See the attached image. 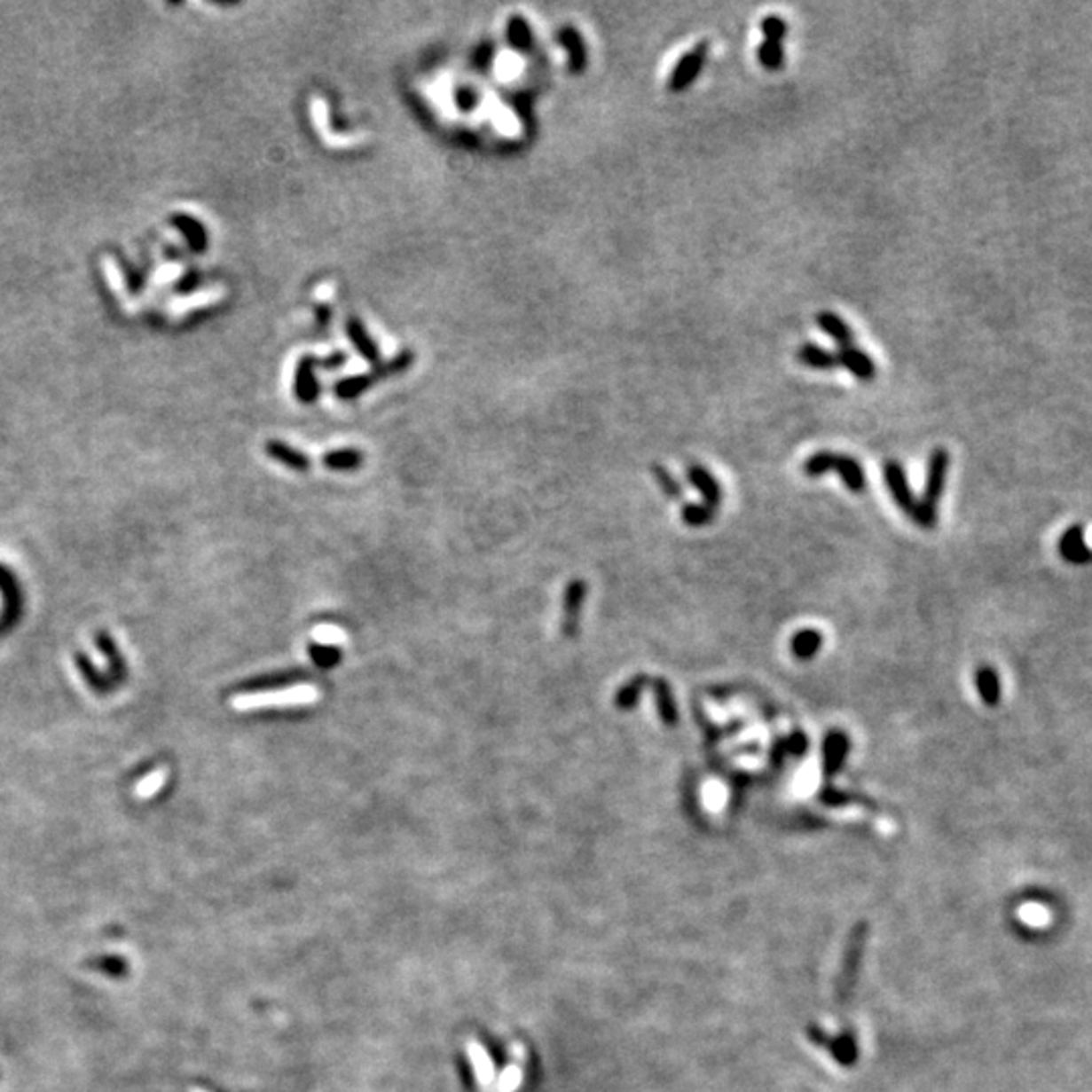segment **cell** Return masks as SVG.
Instances as JSON below:
<instances>
[{"mask_svg": "<svg viewBox=\"0 0 1092 1092\" xmlns=\"http://www.w3.org/2000/svg\"><path fill=\"white\" fill-rule=\"evenodd\" d=\"M1017 918L1022 921L1028 929H1036L1042 931L1048 929L1052 924V910L1046 907L1042 902H1024L1022 907L1017 908Z\"/></svg>", "mask_w": 1092, "mask_h": 1092, "instance_id": "603a6c76", "label": "cell"}, {"mask_svg": "<svg viewBox=\"0 0 1092 1092\" xmlns=\"http://www.w3.org/2000/svg\"><path fill=\"white\" fill-rule=\"evenodd\" d=\"M506 35H508V43L520 53H528V51L532 49L534 45V37H532V28L528 25V20L522 17V14H515L508 20V28H506Z\"/></svg>", "mask_w": 1092, "mask_h": 1092, "instance_id": "cb8c5ba5", "label": "cell"}, {"mask_svg": "<svg viewBox=\"0 0 1092 1092\" xmlns=\"http://www.w3.org/2000/svg\"><path fill=\"white\" fill-rule=\"evenodd\" d=\"M1060 554L1062 559L1072 562V565H1080V562H1087L1090 559V548L1087 546L1084 530L1080 526H1072L1065 532V537L1060 540Z\"/></svg>", "mask_w": 1092, "mask_h": 1092, "instance_id": "ac0fdd59", "label": "cell"}, {"mask_svg": "<svg viewBox=\"0 0 1092 1092\" xmlns=\"http://www.w3.org/2000/svg\"><path fill=\"white\" fill-rule=\"evenodd\" d=\"M265 453L270 455L271 460L279 461V464H284L286 467L294 469V472H308L310 466H312V461L303 452H300L298 447H292L284 444V441L271 439L265 444Z\"/></svg>", "mask_w": 1092, "mask_h": 1092, "instance_id": "5bb4252c", "label": "cell"}, {"mask_svg": "<svg viewBox=\"0 0 1092 1092\" xmlns=\"http://www.w3.org/2000/svg\"><path fill=\"white\" fill-rule=\"evenodd\" d=\"M850 736L844 730H829L823 736L821 747V769L826 777H836L844 769L845 758L850 753Z\"/></svg>", "mask_w": 1092, "mask_h": 1092, "instance_id": "52a82bcc", "label": "cell"}, {"mask_svg": "<svg viewBox=\"0 0 1092 1092\" xmlns=\"http://www.w3.org/2000/svg\"><path fill=\"white\" fill-rule=\"evenodd\" d=\"M949 464H951V455L945 450V447H937V450H932L931 458H929L927 482H924L923 500L916 504V510L913 515V520L921 528L937 526V520H939L937 508H939V500H941V496L945 491Z\"/></svg>", "mask_w": 1092, "mask_h": 1092, "instance_id": "6da1fadb", "label": "cell"}, {"mask_svg": "<svg viewBox=\"0 0 1092 1092\" xmlns=\"http://www.w3.org/2000/svg\"><path fill=\"white\" fill-rule=\"evenodd\" d=\"M652 474H654V477H656L657 486H660V490L664 491L665 496L672 498V500H680V498H684V490H682V486H680L676 477L672 475V474L668 472V469H665L664 466L656 464V466L652 467Z\"/></svg>", "mask_w": 1092, "mask_h": 1092, "instance_id": "d6a6232c", "label": "cell"}, {"mask_svg": "<svg viewBox=\"0 0 1092 1092\" xmlns=\"http://www.w3.org/2000/svg\"><path fill=\"white\" fill-rule=\"evenodd\" d=\"M834 472L842 477L844 486L850 491H854V494H862V491L866 490L864 467L856 458H852V455L836 453Z\"/></svg>", "mask_w": 1092, "mask_h": 1092, "instance_id": "9a60e30c", "label": "cell"}, {"mask_svg": "<svg viewBox=\"0 0 1092 1092\" xmlns=\"http://www.w3.org/2000/svg\"><path fill=\"white\" fill-rule=\"evenodd\" d=\"M477 101H480V98H477V93L474 90L461 88L455 91V104H458L461 110H474V107L477 106Z\"/></svg>", "mask_w": 1092, "mask_h": 1092, "instance_id": "74e56055", "label": "cell"}, {"mask_svg": "<svg viewBox=\"0 0 1092 1092\" xmlns=\"http://www.w3.org/2000/svg\"><path fill=\"white\" fill-rule=\"evenodd\" d=\"M587 583L583 578H573L562 593V616H561V633L562 638L575 640L581 627V616L585 599H587Z\"/></svg>", "mask_w": 1092, "mask_h": 1092, "instance_id": "3957f363", "label": "cell"}, {"mask_svg": "<svg viewBox=\"0 0 1092 1092\" xmlns=\"http://www.w3.org/2000/svg\"><path fill=\"white\" fill-rule=\"evenodd\" d=\"M101 267H104L107 284H110L112 292H114L115 298H118V302L122 303L124 312L126 314H136V312H138V303H136V300L132 298V294L128 292L124 273H122L118 263H115V259L110 257V255H106L104 262H101Z\"/></svg>", "mask_w": 1092, "mask_h": 1092, "instance_id": "4fadbf2b", "label": "cell"}, {"mask_svg": "<svg viewBox=\"0 0 1092 1092\" xmlns=\"http://www.w3.org/2000/svg\"><path fill=\"white\" fill-rule=\"evenodd\" d=\"M411 365H413V352L403 350V352L397 354L393 360H389V363L377 365V368H374L371 374H373V379L379 382V381L387 379V377H393V374L405 373Z\"/></svg>", "mask_w": 1092, "mask_h": 1092, "instance_id": "f1b7e54d", "label": "cell"}, {"mask_svg": "<svg viewBox=\"0 0 1092 1092\" xmlns=\"http://www.w3.org/2000/svg\"><path fill=\"white\" fill-rule=\"evenodd\" d=\"M820 797H821L823 804H828V805H842V804H845V801H850L848 795H845L840 790H834V787H826V790L821 791Z\"/></svg>", "mask_w": 1092, "mask_h": 1092, "instance_id": "f35d334b", "label": "cell"}, {"mask_svg": "<svg viewBox=\"0 0 1092 1092\" xmlns=\"http://www.w3.org/2000/svg\"><path fill=\"white\" fill-rule=\"evenodd\" d=\"M306 652H308L310 660H312L318 668H322V670L336 668L344 657L342 649L336 646H330V643H322V641H310Z\"/></svg>", "mask_w": 1092, "mask_h": 1092, "instance_id": "484cf974", "label": "cell"}, {"mask_svg": "<svg viewBox=\"0 0 1092 1092\" xmlns=\"http://www.w3.org/2000/svg\"><path fill=\"white\" fill-rule=\"evenodd\" d=\"M882 474H884L886 488H888V491H891V496H892V500L896 502V506H899V508L904 512V515H908L910 518H913L918 502L915 500L913 491H910L908 477H907V472H904V467H902L900 461L886 460Z\"/></svg>", "mask_w": 1092, "mask_h": 1092, "instance_id": "5b68a950", "label": "cell"}, {"mask_svg": "<svg viewBox=\"0 0 1092 1092\" xmlns=\"http://www.w3.org/2000/svg\"><path fill=\"white\" fill-rule=\"evenodd\" d=\"M795 358H797L804 366L813 368V371L828 373V371H834V368H837L836 352L823 349V346L813 344V342L801 344L797 352H795Z\"/></svg>", "mask_w": 1092, "mask_h": 1092, "instance_id": "2e32d148", "label": "cell"}, {"mask_svg": "<svg viewBox=\"0 0 1092 1092\" xmlns=\"http://www.w3.org/2000/svg\"><path fill=\"white\" fill-rule=\"evenodd\" d=\"M306 680H314V674L308 670L302 668H294V670H281V672H267V674H259L253 676L249 680H245L237 686L239 694H257V692H270V690H281L287 688V686L306 682Z\"/></svg>", "mask_w": 1092, "mask_h": 1092, "instance_id": "277c9868", "label": "cell"}, {"mask_svg": "<svg viewBox=\"0 0 1092 1092\" xmlns=\"http://www.w3.org/2000/svg\"><path fill=\"white\" fill-rule=\"evenodd\" d=\"M815 324L823 334L829 336L837 344V349L854 344V330L844 320L840 314L831 312V310H821L815 314Z\"/></svg>", "mask_w": 1092, "mask_h": 1092, "instance_id": "30bf717a", "label": "cell"}, {"mask_svg": "<svg viewBox=\"0 0 1092 1092\" xmlns=\"http://www.w3.org/2000/svg\"><path fill=\"white\" fill-rule=\"evenodd\" d=\"M91 967L98 969V971L110 975V978H124L128 973V963L122 957H115V955H106V957H99L96 961H91Z\"/></svg>", "mask_w": 1092, "mask_h": 1092, "instance_id": "836d02e7", "label": "cell"}, {"mask_svg": "<svg viewBox=\"0 0 1092 1092\" xmlns=\"http://www.w3.org/2000/svg\"><path fill=\"white\" fill-rule=\"evenodd\" d=\"M821 646H823V635L813 627L799 629V632L790 640L791 654L797 657L799 662L813 660V657L820 654Z\"/></svg>", "mask_w": 1092, "mask_h": 1092, "instance_id": "d6986e66", "label": "cell"}, {"mask_svg": "<svg viewBox=\"0 0 1092 1092\" xmlns=\"http://www.w3.org/2000/svg\"><path fill=\"white\" fill-rule=\"evenodd\" d=\"M365 455L357 447H342V450H332L322 455V466L332 469V472H352L363 466Z\"/></svg>", "mask_w": 1092, "mask_h": 1092, "instance_id": "ffe728a7", "label": "cell"}, {"mask_svg": "<svg viewBox=\"0 0 1092 1092\" xmlns=\"http://www.w3.org/2000/svg\"><path fill=\"white\" fill-rule=\"evenodd\" d=\"M316 692L312 688H298V690H289L284 694H271V696H251V698H241L239 700V706H251V704H284V703H306V700H314Z\"/></svg>", "mask_w": 1092, "mask_h": 1092, "instance_id": "4316f807", "label": "cell"}, {"mask_svg": "<svg viewBox=\"0 0 1092 1092\" xmlns=\"http://www.w3.org/2000/svg\"><path fill=\"white\" fill-rule=\"evenodd\" d=\"M787 753L793 757H801L809 749V739L805 736V733H801V730H795V733L790 736V739L785 741Z\"/></svg>", "mask_w": 1092, "mask_h": 1092, "instance_id": "d590c367", "label": "cell"}, {"mask_svg": "<svg viewBox=\"0 0 1092 1092\" xmlns=\"http://www.w3.org/2000/svg\"><path fill=\"white\" fill-rule=\"evenodd\" d=\"M346 332H349V338H350L352 346L358 350V354L366 360V363L381 365L379 346L373 342V338L368 336L365 324L360 322L358 318H349V324H346Z\"/></svg>", "mask_w": 1092, "mask_h": 1092, "instance_id": "e0dca14e", "label": "cell"}, {"mask_svg": "<svg viewBox=\"0 0 1092 1092\" xmlns=\"http://www.w3.org/2000/svg\"><path fill=\"white\" fill-rule=\"evenodd\" d=\"M708 51H711V43L700 41L688 51V53H684L682 57H680L668 77V90L672 93H682L692 88L694 82H696L700 74H703L704 65L708 61Z\"/></svg>", "mask_w": 1092, "mask_h": 1092, "instance_id": "7a4b0ae2", "label": "cell"}, {"mask_svg": "<svg viewBox=\"0 0 1092 1092\" xmlns=\"http://www.w3.org/2000/svg\"><path fill=\"white\" fill-rule=\"evenodd\" d=\"M177 229L180 231V233H183V237L186 239V241L191 243V247H194L197 251L205 249L207 237H205V231H202V227H200V223L189 219V216H183V219H180V227H177Z\"/></svg>", "mask_w": 1092, "mask_h": 1092, "instance_id": "e575fe53", "label": "cell"}, {"mask_svg": "<svg viewBox=\"0 0 1092 1092\" xmlns=\"http://www.w3.org/2000/svg\"><path fill=\"white\" fill-rule=\"evenodd\" d=\"M649 682H652V678H648L646 674H638L632 680H627V682L617 690L616 698H613V704H616L619 711H632V708L638 706L641 692L646 690V686Z\"/></svg>", "mask_w": 1092, "mask_h": 1092, "instance_id": "7402d4cb", "label": "cell"}, {"mask_svg": "<svg viewBox=\"0 0 1092 1092\" xmlns=\"http://www.w3.org/2000/svg\"><path fill=\"white\" fill-rule=\"evenodd\" d=\"M316 635H318V640H320L322 643H330V646H334L336 641H342V633L336 632V629H332V627H320L316 632Z\"/></svg>", "mask_w": 1092, "mask_h": 1092, "instance_id": "ab89813d", "label": "cell"}, {"mask_svg": "<svg viewBox=\"0 0 1092 1092\" xmlns=\"http://www.w3.org/2000/svg\"><path fill=\"white\" fill-rule=\"evenodd\" d=\"M649 684H652V688H654L657 716H660V720L665 727L674 728L680 722V712H678V704L674 698V690H672L670 682L665 678H654Z\"/></svg>", "mask_w": 1092, "mask_h": 1092, "instance_id": "7c38bea8", "label": "cell"}, {"mask_svg": "<svg viewBox=\"0 0 1092 1092\" xmlns=\"http://www.w3.org/2000/svg\"><path fill=\"white\" fill-rule=\"evenodd\" d=\"M686 475H688L692 488L698 490L700 496L704 498V504L708 508H719L722 502V490L719 480L711 474V469L704 467L703 464H690L686 467Z\"/></svg>", "mask_w": 1092, "mask_h": 1092, "instance_id": "9c48e42d", "label": "cell"}, {"mask_svg": "<svg viewBox=\"0 0 1092 1092\" xmlns=\"http://www.w3.org/2000/svg\"><path fill=\"white\" fill-rule=\"evenodd\" d=\"M330 314H332V310H330L328 303H320V306H316V318H318V324H320V326H326L328 320H330Z\"/></svg>", "mask_w": 1092, "mask_h": 1092, "instance_id": "7bdbcfd3", "label": "cell"}, {"mask_svg": "<svg viewBox=\"0 0 1092 1092\" xmlns=\"http://www.w3.org/2000/svg\"><path fill=\"white\" fill-rule=\"evenodd\" d=\"M491 59H494V43H490V41L488 43H482V45L477 47L475 53H474L475 69H480V71L488 69V65L491 63Z\"/></svg>", "mask_w": 1092, "mask_h": 1092, "instance_id": "8d00e7d4", "label": "cell"}, {"mask_svg": "<svg viewBox=\"0 0 1092 1092\" xmlns=\"http://www.w3.org/2000/svg\"><path fill=\"white\" fill-rule=\"evenodd\" d=\"M714 515H716V510L708 508L706 504H686L682 508V520L686 524L694 526V528L711 524L714 520Z\"/></svg>", "mask_w": 1092, "mask_h": 1092, "instance_id": "1f68e13d", "label": "cell"}, {"mask_svg": "<svg viewBox=\"0 0 1092 1092\" xmlns=\"http://www.w3.org/2000/svg\"><path fill=\"white\" fill-rule=\"evenodd\" d=\"M516 110H518V114H520V115H522L524 120L530 118V112H532V101H530V98L526 96V93H522V96L518 98V101H516Z\"/></svg>", "mask_w": 1092, "mask_h": 1092, "instance_id": "b9f144b4", "label": "cell"}, {"mask_svg": "<svg viewBox=\"0 0 1092 1092\" xmlns=\"http://www.w3.org/2000/svg\"><path fill=\"white\" fill-rule=\"evenodd\" d=\"M374 382H377V381L373 379L371 373H368V374H357V377H346V379L336 382L334 393H336L338 399L352 401V399H357V397L363 395L365 390L371 389V385H374Z\"/></svg>", "mask_w": 1092, "mask_h": 1092, "instance_id": "83f0119b", "label": "cell"}, {"mask_svg": "<svg viewBox=\"0 0 1092 1092\" xmlns=\"http://www.w3.org/2000/svg\"><path fill=\"white\" fill-rule=\"evenodd\" d=\"M316 358L314 357H303L300 360L298 368H295V382H294V393L298 397V401L302 403H314L318 399V395H320V385H318L316 379Z\"/></svg>", "mask_w": 1092, "mask_h": 1092, "instance_id": "8fae6325", "label": "cell"}, {"mask_svg": "<svg viewBox=\"0 0 1092 1092\" xmlns=\"http://www.w3.org/2000/svg\"><path fill=\"white\" fill-rule=\"evenodd\" d=\"M556 41L561 43V47L565 49V53H567L569 74H573V75L585 74V69H587V63H589V51H587V43H585L581 31H578V28L573 25H565L559 28V33H556Z\"/></svg>", "mask_w": 1092, "mask_h": 1092, "instance_id": "8992f818", "label": "cell"}, {"mask_svg": "<svg viewBox=\"0 0 1092 1092\" xmlns=\"http://www.w3.org/2000/svg\"><path fill=\"white\" fill-rule=\"evenodd\" d=\"M757 61L761 65L763 69L771 71V74H777L785 67V49L783 43H775V41H761L757 45Z\"/></svg>", "mask_w": 1092, "mask_h": 1092, "instance_id": "d4e9b609", "label": "cell"}, {"mask_svg": "<svg viewBox=\"0 0 1092 1092\" xmlns=\"http://www.w3.org/2000/svg\"><path fill=\"white\" fill-rule=\"evenodd\" d=\"M758 31L763 33L765 41L783 43L787 35H790V25H787V20L779 17V14H766V17L761 19V23H758Z\"/></svg>", "mask_w": 1092, "mask_h": 1092, "instance_id": "f546056e", "label": "cell"}, {"mask_svg": "<svg viewBox=\"0 0 1092 1092\" xmlns=\"http://www.w3.org/2000/svg\"><path fill=\"white\" fill-rule=\"evenodd\" d=\"M975 686H978V692L983 700V704H987V706L1000 704L1002 684H1000V676H997V672L994 668H989V665H981V668L975 672Z\"/></svg>", "mask_w": 1092, "mask_h": 1092, "instance_id": "44dd1931", "label": "cell"}, {"mask_svg": "<svg viewBox=\"0 0 1092 1092\" xmlns=\"http://www.w3.org/2000/svg\"><path fill=\"white\" fill-rule=\"evenodd\" d=\"M834 461H836L834 452H826V450L815 452L804 461V474L807 477H820L828 472H834Z\"/></svg>", "mask_w": 1092, "mask_h": 1092, "instance_id": "4dcf8cb0", "label": "cell"}, {"mask_svg": "<svg viewBox=\"0 0 1092 1092\" xmlns=\"http://www.w3.org/2000/svg\"><path fill=\"white\" fill-rule=\"evenodd\" d=\"M836 357H837V366H844L854 379L862 381V382H872L874 379H876V374H878L876 363H874V358L870 357V354L860 349V346L850 344V346H844V349H837Z\"/></svg>", "mask_w": 1092, "mask_h": 1092, "instance_id": "ba28073f", "label": "cell"}, {"mask_svg": "<svg viewBox=\"0 0 1092 1092\" xmlns=\"http://www.w3.org/2000/svg\"><path fill=\"white\" fill-rule=\"evenodd\" d=\"M344 360H346V354L344 352H334L328 358H320V360L316 358V365L318 366H324V368H338L340 365H344Z\"/></svg>", "mask_w": 1092, "mask_h": 1092, "instance_id": "60d3db41", "label": "cell"}]
</instances>
